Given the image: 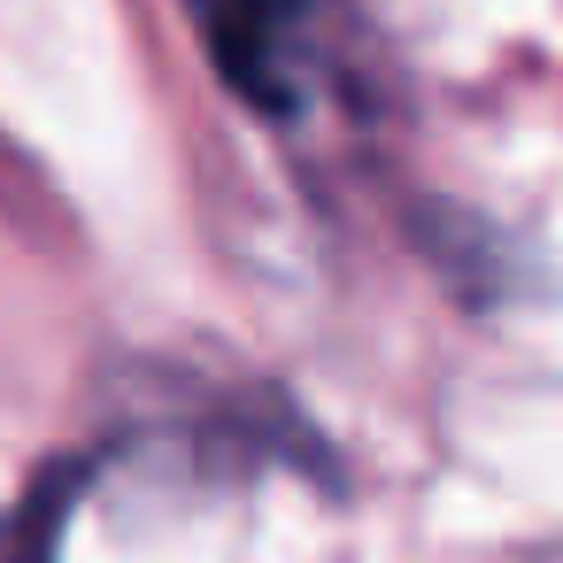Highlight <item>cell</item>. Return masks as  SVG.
Segmentation results:
<instances>
[{"label": "cell", "instance_id": "6da1fadb", "mask_svg": "<svg viewBox=\"0 0 563 563\" xmlns=\"http://www.w3.org/2000/svg\"><path fill=\"white\" fill-rule=\"evenodd\" d=\"M209 63L224 70V86L271 117L309 101L317 78V32H309V0H186Z\"/></svg>", "mask_w": 563, "mask_h": 563}]
</instances>
